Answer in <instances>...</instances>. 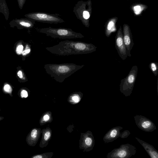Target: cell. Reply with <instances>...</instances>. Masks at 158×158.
Instances as JSON below:
<instances>
[{
    "mask_svg": "<svg viewBox=\"0 0 158 158\" xmlns=\"http://www.w3.org/2000/svg\"><path fill=\"white\" fill-rule=\"evenodd\" d=\"M97 48L91 43L67 40L45 48L52 54L59 56H67L91 53L95 52Z\"/></svg>",
    "mask_w": 158,
    "mask_h": 158,
    "instance_id": "obj_1",
    "label": "cell"
},
{
    "mask_svg": "<svg viewBox=\"0 0 158 158\" xmlns=\"http://www.w3.org/2000/svg\"><path fill=\"white\" fill-rule=\"evenodd\" d=\"M84 66L73 63L49 64H45L44 68L46 73L51 78L57 82L62 83L65 79Z\"/></svg>",
    "mask_w": 158,
    "mask_h": 158,
    "instance_id": "obj_2",
    "label": "cell"
},
{
    "mask_svg": "<svg viewBox=\"0 0 158 158\" xmlns=\"http://www.w3.org/2000/svg\"><path fill=\"white\" fill-rule=\"evenodd\" d=\"M37 31L40 33L54 38L75 39H81L84 37L81 33L75 32L71 29L65 28H54L48 27L39 28Z\"/></svg>",
    "mask_w": 158,
    "mask_h": 158,
    "instance_id": "obj_3",
    "label": "cell"
},
{
    "mask_svg": "<svg viewBox=\"0 0 158 158\" xmlns=\"http://www.w3.org/2000/svg\"><path fill=\"white\" fill-rule=\"evenodd\" d=\"M91 5L90 1L87 2L79 1L75 5L73 10L77 18L87 27L89 26V19L91 11Z\"/></svg>",
    "mask_w": 158,
    "mask_h": 158,
    "instance_id": "obj_4",
    "label": "cell"
},
{
    "mask_svg": "<svg viewBox=\"0 0 158 158\" xmlns=\"http://www.w3.org/2000/svg\"><path fill=\"white\" fill-rule=\"evenodd\" d=\"M138 68L137 66H132L127 76L121 80L119 85L120 92L126 97L130 96L134 87Z\"/></svg>",
    "mask_w": 158,
    "mask_h": 158,
    "instance_id": "obj_5",
    "label": "cell"
},
{
    "mask_svg": "<svg viewBox=\"0 0 158 158\" xmlns=\"http://www.w3.org/2000/svg\"><path fill=\"white\" fill-rule=\"evenodd\" d=\"M24 16L34 21L43 23L57 24L65 22L57 15L43 12L30 13L25 15Z\"/></svg>",
    "mask_w": 158,
    "mask_h": 158,
    "instance_id": "obj_6",
    "label": "cell"
},
{
    "mask_svg": "<svg viewBox=\"0 0 158 158\" xmlns=\"http://www.w3.org/2000/svg\"><path fill=\"white\" fill-rule=\"evenodd\" d=\"M136 147L129 143L121 144L119 147L114 149L106 155L107 158H129L136 152Z\"/></svg>",
    "mask_w": 158,
    "mask_h": 158,
    "instance_id": "obj_7",
    "label": "cell"
},
{
    "mask_svg": "<svg viewBox=\"0 0 158 158\" xmlns=\"http://www.w3.org/2000/svg\"><path fill=\"white\" fill-rule=\"evenodd\" d=\"M95 144V140L92 132L88 131L85 133H81L79 140V148L84 152L91 151Z\"/></svg>",
    "mask_w": 158,
    "mask_h": 158,
    "instance_id": "obj_8",
    "label": "cell"
},
{
    "mask_svg": "<svg viewBox=\"0 0 158 158\" xmlns=\"http://www.w3.org/2000/svg\"><path fill=\"white\" fill-rule=\"evenodd\" d=\"M134 118L137 126L143 131L150 132L156 129L154 123L144 116L136 115L134 116Z\"/></svg>",
    "mask_w": 158,
    "mask_h": 158,
    "instance_id": "obj_9",
    "label": "cell"
},
{
    "mask_svg": "<svg viewBox=\"0 0 158 158\" xmlns=\"http://www.w3.org/2000/svg\"><path fill=\"white\" fill-rule=\"evenodd\" d=\"M115 47L118 55L123 60L127 57V53L124 44L121 27H120L117 31L115 39Z\"/></svg>",
    "mask_w": 158,
    "mask_h": 158,
    "instance_id": "obj_10",
    "label": "cell"
},
{
    "mask_svg": "<svg viewBox=\"0 0 158 158\" xmlns=\"http://www.w3.org/2000/svg\"><path fill=\"white\" fill-rule=\"evenodd\" d=\"M123 41L127 50V56L131 57V51L134 46V43L129 27L127 24H124L123 26Z\"/></svg>",
    "mask_w": 158,
    "mask_h": 158,
    "instance_id": "obj_11",
    "label": "cell"
},
{
    "mask_svg": "<svg viewBox=\"0 0 158 158\" xmlns=\"http://www.w3.org/2000/svg\"><path fill=\"white\" fill-rule=\"evenodd\" d=\"M123 129L121 126H116L111 128L105 135L103 139L105 143L111 142L120 137L121 131Z\"/></svg>",
    "mask_w": 158,
    "mask_h": 158,
    "instance_id": "obj_12",
    "label": "cell"
},
{
    "mask_svg": "<svg viewBox=\"0 0 158 158\" xmlns=\"http://www.w3.org/2000/svg\"><path fill=\"white\" fill-rule=\"evenodd\" d=\"M42 133L40 128H34L32 129L27 135L26 141L30 146H35L37 143Z\"/></svg>",
    "mask_w": 158,
    "mask_h": 158,
    "instance_id": "obj_13",
    "label": "cell"
},
{
    "mask_svg": "<svg viewBox=\"0 0 158 158\" xmlns=\"http://www.w3.org/2000/svg\"><path fill=\"white\" fill-rule=\"evenodd\" d=\"M35 21L28 18H21L13 19L10 22L11 26H16L18 27L32 28L34 26Z\"/></svg>",
    "mask_w": 158,
    "mask_h": 158,
    "instance_id": "obj_14",
    "label": "cell"
},
{
    "mask_svg": "<svg viewBox=\"0 0 158 158\" xmlns=\"http://www.w3.org/2000/svg\"><path fill=\"white\" fill-rule=\"evenodd\" d=\"M135 138L142 146L151 158H158V152L153 146L137 137Z\"/></svg>",
    "mask_w": 158,
    "mask_h": 158,
    "instance_id": "obj_15",
    "label": "cell"
},
{
    "mask_svg": "<svg viewBox=\"0 0 158 158\" xmlns=\"http://www.w3.org/2000/svg\"><path fill=\"white\" fill-rule=\"evenodd\" d=\"M41 134V139L39 146L41 148H43L47 146L51 139L52 134V130L50 127H48L42 130Z\"/></svg>",
    "mask_w": 158,
    "mask_h": 158,
    "instance_id": "obj_16",
    "label": "cell"
},
{
    "mask_svg": "<svg viewBox=\"0 0 158 158\" xmlns=\"http://www.w3.org/2000/svg\"><path fill=\"white\" fill-rule=\"evenodd\" d=\"M83 96V94L80 92H74L69 96L67 101L71 104H76L81 101Z\"/></svg>",
    "mask_w": 158,
    "mask_h": 158,
    "instance_id": "obj_17",
    "label": "cell"
},
{
    "mask_svg": "<svg viewBox=\"0 0 158 158\" xmlns=\"http://www.w3.org/2000/svg\"><path fill=\"white\" fill-rule=\"evenodd\" d=\"M116 22V19H112L106 25L105 29V34L107 37L110 36L112 32H114L116 30L115 27Z\"/></svg>",
    "mask_w": 158,
    "mask_h": 158,
    "instance_id": "obj_18",
    "label": "cell"
},
{
    "mask_svg": "<svg viewBox=\"0 0 158 158\" xmlns=\"http://www.w3.org/2000/svg\"><path fill=\"white\" fill-rule=\"evenodd\" d=\"M52 113L50 111L44 112L41 115L39 120L40 126H42L48 123H51L53 120Z\"/></svg>",
    "mask_w": 158,
    "mask_h": 158,
    "instance_id": "obj_19",
    "label": "cell"
},
{
    "mask_svg": "<svg viewBox=\"0 0 158 158\" xmlns=\"http://www.w3.org/2000/svg\"><path fill=\"white\" fill-rule=\"evenodd\" d=\"M0 12L3 13L6 17V19L7 20L9 13L5 0H0Z\"/></svg>",
    "mask_w": 158,
    "mask_h": 158,
    "instance_id": "obj_20",
    "label": "cell"
},
{
    "mask_svg": "<svg viewBox=\"0 0 158 158\" xmlns=\"http://www.w3.org/2000/svg\"><path fill=\"white\" fill-rule=\"evenodd\" d=\"M149 68L153 73L156 76L158 74V63L157 62H152L149 65Z\"/></svg>",
    "mask_w": 158,
    "mask_h": 158,
    "instance_id": "obj_21",
    "label": "cell"
},
{
    "mask_svg": "<svg viewBox=\"0 0 158 158\" xmlns=\"http://www.w3.org/2000/svg\"><path fill=\"white\" fill-rule=\"evenodd\" d=\"M53 155V152L44 153L34 155L31 158H51Z\"/></svg>",
    "mask_w": 158,
    "mask_h": 158,
    "instance_id": "obj_22",
    "label": "cell"
},
{
    "mask_svg": "<svg viewBox=\"0 0 158 158\" xmlns=\"http://www.w3.org/2000/svg\"><path fill=\"white\" fill-rule=\"evenodd\" d=\"M3 89L5 93L9 94L11 97L13 96L12 94V89L9 85L8 84H6L4 86Z\"/></svg>",
    "mask_w": 158,
    "mask_h": 158,
    "instance_id": "obj_23",
    "label": "cell"
},
{
    "mask_svg": "<svg viewBox=\"0 0 158 158\" xmlns=\"http://www.w3.org/2000/svg\"><path fill=\"white\" fill-rule=\"evenodd\" d=\"M143 6L137 5L133 7L134 11L135 14L138 15L142 11L143 9Z\"/></svg>",
    "mask_w": 158,
    "mask_h": 158,
    "instance_id": "obj_24",
    "label": "cell"
},
{
    "mask_svg": "<svg viewBox=\"0 0 158 158\" xmlns=\"http://www.w3.org/2000/svg\"><path fill=\"white\" fill-rule=\"evenodd\" d=\"M19 97L21 98H26L28 97V94L27 91L24 89H22L19 94Z\"/></svg>",
    "mask_w": 158,
    "mask_h": 158,
    "instance_id": "obj_25",
    "label": "cell"
},
{
    "mask_svg": "<svg viewBox=\"0 0 158 158\" xmlns=\"http://www.w3.org/2000/svg\"><path fill=\"white\" fill-rule=\"evenodd\" d=\"M130 132L128 130H125L121 132L120 137L121 138H127L130 134Z\"/></svg>",
    "mask_w": 158,
    "mask_h": 158,
    "instance_id": "obj_26",
    "label": "cell"
},
{
    "mask_svg": "<svg viewBox=\"0 0 158 158\" xmlns=\"http://www.w3.org/2000/svg\"><path fill=\"white\" fill-rule=\"evenodd\" d=\"M23 47L22 45L19 44L16 48V52L17 54H20L23 52Z\"/></svg>",
    "mask_w": 158,
    "mask_h": 158,
    "instance_id": "obj_27",
    "label": "cell"
},
{
    "mask_svg": "<svg viewBox=\"0 0 158 158\" xmlns=\"http://www.w3.org/2000/svg\"><path fill=\"white\" fill-rule=\"evenodd\" d=\"M17 75L19 78L23 80H26V78L24 77L23 72L21 70H19L18 72Z\"/></svg>",
    "mask_w": 158,
    "mask_h": 158,
    "instance_id": "obj_28",
    "label": "cell"
},
{
    "mask_svg": "<svg viewBox=\"0 0 158 158\" xmlns=\"http://www.w3.org/2000/svg\"><path fill=\"white\" fill-rule=\"evenodd\" d=\"M31 51L30 49L29 48L28 46L27 45L26 47L25 50L23 51L22 55L24 56L29 53Z\"/></svg>",
    "mask_w": 158,
    "mask_h": 158,
    "instance_id": "obj_29",
    "label": "cell"
},
{
    "mask_svg": "<svg viewBox=\"0 0 158 158\" xmlns=\"http://www.w3.org/2000/svg\"><path fill=\"white\" fill-rule=\"evenodd\" d=\"M19 8L22 9L24 5L26 0H17Z\"/></svg>",
    "mask_w": 158,
    "mask_h": 158,
    "instance_id": "obj_30",
    "label": "cell"
},
{
    "mask_svg": "<svg viewBox=\"0 0 158 158\" xmlns=\"http://www.w3.org/2000/svg\"><path fill=\"white\" fill-rule=\"evenodd\" d=\"M4 119V117L0 116V121Z\"/></svg>",
    "mask_w": 158,
    "mask_h": 158,
    "instance_id": "obj_31",
    "label": "cell"
},
{
    "mask_svg": "<svg viewBox=\"0 0 158 158\" xmlns=\"http://www.w3.org/2000/svg\"><path fill=\"white\" fill-rule=\"evenodd\" d=\"M1 111V110H0V111Z\"/></svg>",
    "mask_w": 158,
    "mask_h": 158,
    "instance_id": "obj_32",
    "label": "cell"
}]
</instances>
